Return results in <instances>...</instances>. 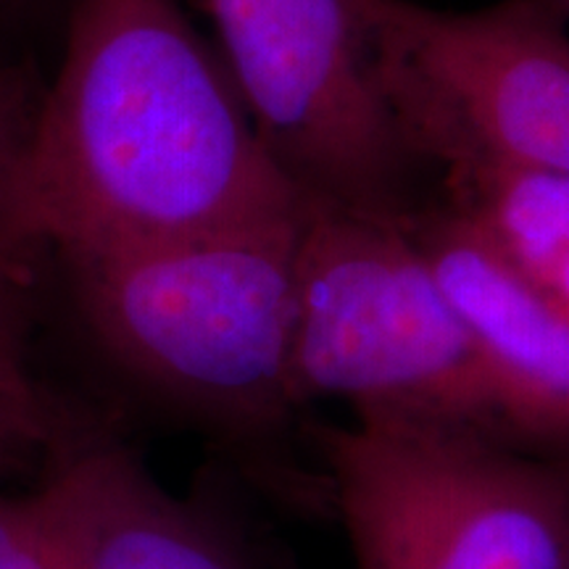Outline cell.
I'll return each instance as SVG.
<instances>
[{"mask_svg": "<svg viewBox=\"0 0 569 569\" xmlns=\"http://www.w3.org/2000/svg\"><path fill=\"white\" fill-rule=\"evenodd\" d=\"M32 234L106 251L293 217L230 71L177 0H74L32 156Z\"/></svg>", "mask_w": 569, "mask_h": 569, "instance_id": "obj_1", "label": "cell"}, {"mask_svg": "<svg viewBox=\"0 0 569 569\" xmlns=\"http://www.w3.org/2000/svg\"><path fill=\"white\" fill-rule=\"evenodd\" d=\"M301 219L303 209L59 259L90 338L142 393L213 430L261 436L301 409L293 382Z\"/></svg>", "mask_w": 569, "mask_h": 569, "instance_id": "obj_2", "label": "cell"}, {"mask_svg": "<svg viewBox=\"0 0 569 569\" xmlns=\"http://www.w3.org/2000/svg\"><path fill=\"white\" fill-rule=\"evenodd\" d=\"M317 443L356 569H569V451L403 415Z\"/></svg>", "mask_w": 569, "mask_h": 569, "instance_id": "obj_3", "label": "cell"}, {"mask_svg": "<svg viewBox=\"0 0 569 569\" xmlns=\"http://www.w3.org/2000/svg\"><path fill=\"white\" fill-rule=\"evenodd\" d=\"M298 401L511 436L469 327L403 219L306 198L293 343ZM515 438V436H511Z\"/></svg>", "mask_w": 569, "mask_h": 569, "instance_id": "obj_4", "label": "cell"}, {"mask_svg": "<svg viewBox=\"0 0 569 569\" xmlns=\"http://www.w3.org/2000/svg\"><path fill=\"white\" fill-rule=\"evenodd\" d=\"M351 6L377 84L432 177L469 167L569 172V34L549 3Z\"/></svg>", "mask_w": 569, "mask_h": 569, "instance_id": "obj_5", "label": "cell"}, {"mask_svg": "<svg viewBox=\"0 0 569 569\" xmlns=\"http://www.w3.org/2000/svg\"><path fill=\"white\" fill-rule=\"evenodd\" d=\"M261 146L298 193L407 219L430 172L403 138L351 0H206Z\"/></svg>", "mask_w": 569, "mask_h": 569, "instance_id": "obj_6", "label": "cell"}, {"mask_svg": "<svg viewBox=\"0 0 569 569\" xmlns=\"http://www.w3.org/2000/svg\"><path fill=\"white\" fill-rule=\"evenodd\" d=\"M403 224L469 327L511 436L569 451V303L517 272L440 201Z\"/></svg>", "mask_w": 569, "mask_h": 569, "instance_id": "obj_7", "label": "cell"}, {"mask_svg": "<svg viewBox=\"0 0 569 569\" xmlns=\"http://www.w3.org/2000/svg\"><path fill=\"white\" fill-rule=\"evenodd\" d=\"M40 488L77 569H256L217 511L169 490L109 432Z\"/></svg>", "mask_w": 569, "mask_h": 569, "instance_id": "obj_8", "label": "cell"}, {"mask_svg": "<svg viewBox=\"0 0 569 569\" xmlns=\"http://www.w3.org/2000/svg\"><path fill=\"white\" fill-rule=\"evenodd\" d=\"M34 259L0 253V478L42 482L106 430L34 369Z\"/></svg>", "mask_w": 569, "mask_h": 569, "instance_id": "obj_9", "label": "cell"}, {"mask_svg": "<svg viewBox=\"0 0 569 569\" xmlns=\"http://www.w3.org/2000/svg\"><path fill=\"white\" fill-rule=\"evenodd\" d=\"M459 213L517 272L569 303V172L469 167L438 177Z\"/></svg>", "mask_w": 569, "mask_h": 569, "instance_id": "obj_10", "label": "cell"}, {"mask_svg": "<svg viewBox=\"0 0 569 569\" xmlns=\"http://www.w3.org/2000/svg\"><path fill=\"white\" fill-rule=\"evenodd\" d=\"M42 84L0 59V253H40L32 234V156Z\"/></svg>", "mask_w": 569, "mask_h": 569, "instance_id": "obj_11", "label": "cell"}, {"mask_svg": "<svg viewBox=\"0 0 569 569\" xmlns=\"http://www.w3.org/2000/svg\"><path fill=\"white\" fill-rule=\"evenodd\" d=\"M0 569H71L67 538L40 486L24 496L0 493Z\"/></svg>", "mask_w": 569, "mask_h": 569, "instance_id": "obj_12", "label": "cell"}, {"mask_svg": "<svg viewBox=\"0 0 569 569\" xmlns=\"http://www.w3.org/2000/svg\"><path fill=\"white\" fill-rule=\"evenodd\" d=\"M34 3H38V0H0V11H21Z\"/></svg>", "mask_w": 569, "mask_h": 569, "instance_id": "obj_13", "label": "cell"}, {"mask_svg": "<svg viewBox=\"0 0 569 569\" xmlns=\"http://www.w3.org/2000/svg\"><path fill=\"white\" fill-rule=\"evenodd\" d=\"M543 3H549L553 11L561 13V17H567L569 13V0H543Z\"/></svg>", "mask_w": 569, "mask_h": 569, "instance_id": "obj_14", "label": "cell"}, {"mask_svg": "<svg viewBox=\"0 0 569 569\" xmlns=\"http://www.w3.org/2000/svg\"><path fill=\"white\" fill-rule=\"evenodd\" d=\"M71 553V551H69ZM71 569H77V565H74V559H71Z\"/></svg>", "mask_w": 569, "mask_h": 569, "instance_id": "obj_15", "label": "cell"}]
</instances>
